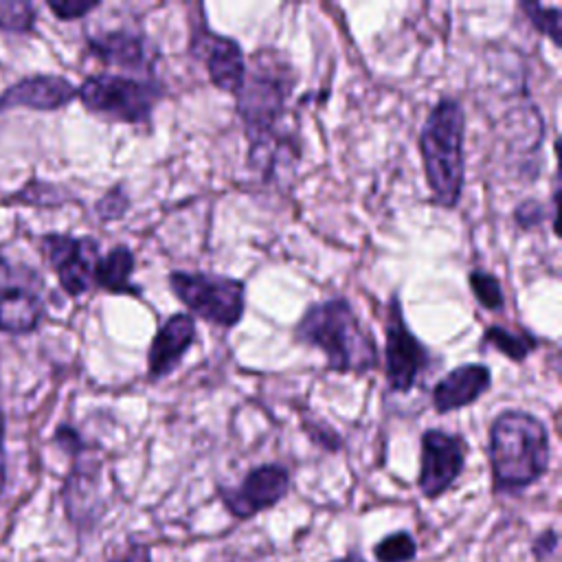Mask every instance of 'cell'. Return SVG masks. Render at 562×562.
Masks as SVG:
<instances>
[{"mask_svg":"<svg viewBox=\"0 0 562 562\" xmlns=\"http://www.w3.org/2000/svg\"><path fill=\"white\" fill-rule=\"evenodd\" d=\"M487 457L494 492H520L540 481L549 470V430L540 417L507 408L498 413L490 426Z\"/></svg>","mask_w":562,"mask_h":562,"instance_id":"1","label":"cell"},{"mask_svg":"<svg viewBox=\"0 0 562 562\" xmlns=\"http://www.w3.org/2000/svg\"><path fill=\"white\" fill-rule=\"evenodd\" d=\"M294 340L323 351L336 373H367L378 364V345L342 296L312 303L294 327Z\"/></svg>","mask_w":562,"mask_h":562,"instance_id":"2","label":"cell"},{"mask_svg":"<svg viewBox=\"0 0 562 562\" xmlns=\"http://www.w3.org/2000/svg\"><path fill=\"white\" fill-rule=\"evenodd\" d=\"M465 112L457 99H439L419 132V151L424 176L432 202L441 209H454L461 202L465 182Z\"/></svg>","mask_w":562,"mask_h":562,"instance_id":"3","label":"cell"},{"mask_svg":"<svg viewBox=\"0 0 562 562\" xmlns=\"http://www.w3.org/2000/svg\"><path fill=\"white\" fill-rule=\"evenodd\" d=\"M294 72L288 61L268 50L252 55L250 70L237 90V114L250 140V160L263 156L277 138V123L285 112V103L294 88Z\"/></svg>","mask_w":562,"mask_h":562,"instance_id":"4","label":"cell"},{"mask_svg":"<svg viewBox=\"0 0 562 562\" xmlns=\"http://www.w3.org/2000/svg\"><path fill=\"white\" fill-rule=\"evenodd\" d=\"M86 110L121 123H149L154 108L165 97V86L156 77H127L114 72L90 75L77 88Z\"/></svg>","mask_w":562,"mask_h":562,"instance_id":"5","label":"cell"},{"mask_svg":"<svg viewBox=\"0 0 562 562\" xmlns=\"http://www.w3.org/2000/svg\"><path fill=\"white\" fill-rule=\"evenodd\" d=\"M169 290L198 318L231 329L246 310V283L213 272H169Z\"/></svg>","mask_w":562,"mask_h":562,"instance_id":"6","label":"cell"},{"mask_svg":"<svg viewBox=\"0 0 562 562\" xmlns=\"http://www.w3.org/2000/svg\"><path fill=\"white\" fill-rule=\"evenodd\" d=\"M384 375L393 393H408L417 378L428 369L430 353L428 347L411 331L402 303L397 294L389 301L386 321H384Z\"/></svg>","mask_w":562,"mask_h":562,"instance_id":"7","label":"cell"},{"mask_svg":"<svg viewBox=\"0 0 562 562\" xmlns=\"http://www.w3.org/2000/svg\"><path fill=\"white\" fill-rule=\"evenodd\" d=\"M42 279L26 266L0 261V331L22 336L31 334L44 321Z\"/></svg>","mask_w":562,"mask_h":562,"instance_id":"8","label":"cell"},{"mask_svg":"<svg viewBox=\"0 0 562 562\" xmlns=\"http://www.w3.org/2000/svg\"><path fill=\"white\" fill-rule=\"evenodd\" d=\"M419 474L417 487L422 496L435 501L443 496L461 476L465 465V441L461 435L441 428L424 430L419 439Z\"/></svg>","mask_w":562,"mask_h":562,"instance_id":"9","label":"cell"},{"mask_svg":"<svg viewBox=\"0 0 562 562\" xmlns=\"http://www.w3.org/2000/svg\"><path fill=\"white\" fill-rule=\"evenodd\" d=\"M40 248L57 274L61 290L70 296H81L92 288V272L99 255V241L92 237H75L66 233H46Z\"/></svg>","mask_w":562,"mask_h":562,"instance_id":"10","label":"cell"},{"mask_svg":"<svg viewBox=\"0 0 562 562\" xmlns=\"http://www.w3.org/2000/svg\"><path fill=\"white\" fill-rule=\"evenodd\" d=\"M290 492V472L281 463H263L252 468L239 485L217 487L222 505L231 516L246 520L274 507Z\"/></svg>","mask_w":562,"mask_h":562,"instance_id":"11","label":"cell"},{"mask_svg":"<svg viewBox=\"0 0 562 562\" xmlns=\"http://www.w3.org/2000/svg\"><path fill=\"white\" fill-rule=\"evenodd\" d=\"M191 55L200 59L215 88L237 94L246 77V59L237 40L211 31L204 22L191 33Z\"/></svg>","mask_w":562,"mask_h":562,"instance_id":"12","label":"cell"},{"mask_svg":"<svg viewBox=\"0 0 562 562\" xmlns=\"http://www.w3.org/2000/svg\"><path fill=\"white\" fill-rule=\"evenodd\" d=\"M88 50L108 66H119L130 72H145L154 77V64L158 59V48L143 33L116 29L97 35H88Z\"/></svg>","mask_w":562,"mask_h":562,"instance_id":"13","label":"cell"},{"mask_svg":"<svg viewBox=\"0 0 562 562\" xmlns=\"http://www.w3.org/2000/svg\"><path fill=\"white\" fill-rule=\"evenodd\" d=\"M75 97L77 86L61 75H29L0 92V112L11 108L53 112L68 105Z\"/></svg>","mask_w":562,"mask_h":562,"instance_id":"14","label":"cell"},{"mask_svg":"<svg viewBox=\"0 0 562 562\" xmlns=\"http://www.w3.org/2000/svg\"><path fill=\"white\" fill-rule=\"evenodd\" d=\"M195 342V318L191 314H171L151 338L147 351V378L162 380L182 362L187 349Z\"/></svg>","mask_w":562,"mask_h":562,"instance_id":"15","label":"cell"},{"mask_svg":"<svg viewBox=\"0 0 562 562\" xmlns=\"http://www.w3.org/2000/svg\"><path fill=\"white\" fill-rule=\"evenodd\" d=\"M492 386V371L481 362H465L446 373L432 386V406L439 415L465 408L483 397Z\"/></svg>","mask_w":562,"mask_h":562,"instance_id":"16","label":"cell"},{"mask_svg":"<svg viewBox=\"0 0 562 562\" xmlns=\"http://www.w3.org/2000/svg\"><path fill=\"white\" fill-rule=\"evenodd\" d=\"M99 463H75L72 472L66 479L64 503L68 518L77 525H90L99 520L103 512L99 494Z\"/></svg>","mask_w":562,"mask_h":562,"instance_id":"17","label":"cell"},{"mask_svg":"<svg viewBox=\"0 0 562 562\" xmlns=\"http://www.w3.org/2000/svg\"><path fill=\"white\" fill-rule=\"evenodd\" d=\"M134 268H136L134 252L125 244H119L97 259L94 272H92V285L110 294L140 296V288L132 283Z\"/></svg>","mask_w":562,"mask_h":562,"instance_id":"18","label":"cell"},{"mask_svg":"<svg viewBox=\"0 0 562 562\" xmlns=\"http://www.w3.org/2000/svg\"><path fill=\"white\" fill-rule=\"evenodd\" d=\"M481 347H492L509 360L522 362L538 347V338L531 331H514L505 325H490L483 329Z\"/></svg>","mask_w":562,"mask_h":562,"instance_id":"19","label":"cell"},{"mask_svg":"<svg viewBox=\"0 0 562 562\" xmlns=\"http://www.w3.org/2000/svg\"><path fill=\"white\" fill-rule=\"evenodd\" d=\"M373 555L378 562H413L417 555V542L408 531L397 529L375 542Z\"/></svg>","mask_w":562,"mask_h":562,"instance_id":"20","label":"cell"},{"mask_svg":"<svg viewBox=\"0 0 562 562\" xmlns=\"http://www.w3.org/2000/svg\"><path fill=\"white\" fill-rule=\"evenodd\" d=\"M468 283H470V290L472 294L476 296V301L490 310V312H501L505 307V294H503V285L501 281L487 272V270H481V268H474L470 270L468 274Z\"/></svg>","mask_w":562,"mask_h":562,"instance_id":"21","label":"cell"},{"mask_svg":"<svg viewBox=\"0 0 562 562\" xmlns=\"http://www.w3.org/2000/svg\"><path fill=\"white\" fill-rule=\"evenodd\" d=\"M37 20L35 4L29 0H0V31L31 33Z\"/></svg>","mask_w":562,"mask_h":562,"instance_id":"22","label":"cell"},{"mask_svg":"<svg viewBox=\"0 0 562 562\" xmlns=\"http://www.w3.org/2000/svg\"><path fill=\"white\" fill-rule=\"evenodd\" d=\"M520 9L525 11V15L529 18L531 26L547 35L555 48L562 46L560 40V9L558 7H544L540 2H520Z\"/></svg>","mask_w":562,"mask_h":562,"instance_id":"23","label":"cell"},{"mask_svg":"<svg viewBox=\"0 0 562 562\" xmlns=\"http://www.w3.org/2000/svg\"><path fill=\"white\" fill-rule=\"evenodd\" d=\"M130 209V195L125 191L123 184L112 187L110 191H105L97 204H94V213L101 222H114L121 220L125 215V211Z\"/></svg>","mask_w":562,"mask_h":562,"instance_id":"24","label":"cell"},{"mask_svg":"<svg viewBox=\"0 0 562 562\" xmlns=\"http://www.w3.org/2000/svg\"><path fill=\"white\" fill-rule=\"evenodd\" d=\"M46 7L55 13L57 20L68 22V20H79L90 11L99 9L101 2L99 0H48Z\"/></svg>","mask_w":562,"mask_h":562,"instance_id":"25","label":"cell"},{"mask_svg":"<svg viewBox=\"0 0 562 562\" xmlns=\"http://www.w3.org/2000/svg\"><path fill=\"white\" fill-rule=\"evenodd\" d=\"M542 220H544V204L538 202V200H533V198L522 200V202L514 209V222H516L520 228H525V231L540 226Z\"/></svg>","mask_w":562,"mask_h":562,"instance_id":"26","label":"cell"},{"mask_svg":"<svg viewBox=\"0 0 562 562\" xmlns=\"http://www.w3.org/2000/svg\"><path fill=\"white\" fill-rule=\"evenodd\" d=\"M558 544H560V536H558V531L551 527V529L540 531V533L533 538V542H531V553H533V558H536L538 562H544V560H549V558L555 555Z\"/></svg>","mask_w":562,"mask_h":562,"instance_id":"27","label":"cell"},{"mask_svg":"<svg viewBox=\"0 0 562 562\" xmlns=\"http://www.w3.org/2000/svg\"><path fill=\"white\" fill-rule=\"evenodd\" d=\"M108 562H151V551L145 542L130 540L125 544V549H121V553L110 558Z\"/></svg>","mask_w":562,"mask_h":562,"instance_id":"28","label":"cell"},{"mask_svg":"<svg viewBox=\"0 0 562 562\" xmlns=\"http://www.w3.org/2000/svg\"><path fill=\"white\" fill-rule=\"evenodd\" d=\"M558 200H560V173H553V187H551V231L558 235Z\"/></svg>","mask_w":562,"mask_h":562,"instance_id":"29","label":"cell"},{"mask_svg":"<svg viewBox=\"0 0 562 562\" xmlns=\"http://www.w3.org/2000/svg\"><path fill=\"white\" fill-rule=\"evenodd\" d=\"M4 481H7V457H4V426L0 422V494L4 490Z\"/></svg>","mask_w":562,"mask_h":562,"instance_id":"30","label":"cell"},{"mask_svg":"<svg viewBox=\"0 0 562 562\" xmlns=\"http://www.w3.org/2000/svg\"><path fill=\"white\" fill-rule=\"evenodd\" d=\"M329 562H364L358 553H347L342 558H336V560H329Z\"/></svg>","mask_w":562,"mask_h":562,"instance_id":"31","label":"cell"}]
</instances>
